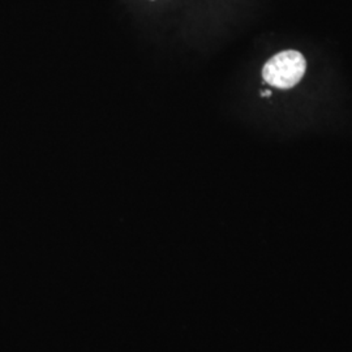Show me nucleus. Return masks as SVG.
Returning a JSON list of instances; mask_svg holds the SVG:
<instances>
[{
    "label": "nucleus",
    "instance_id": "f257e3e1",
    "mask_svg": "<svg viewBox=\"0 0 352 352\" xmlns=\"http://www.w3.org/2000/svg\"><path fill=\"white\" fill-rule=\"evenodd\" d=\"M305 59L300 52L294 50L279 52L265 64L263 76L272 87L289 89L295 87L305 74Z\"/></svg>",
    "mask_w": 352,
    "mask_h": 352
}]
</instances>
